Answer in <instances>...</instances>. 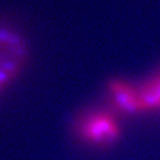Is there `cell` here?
<instances>
[{"instance_id":"cell-1","label":"cell","mask_w":160,"mask_h":160,"mask_svg":"<svg viewBox=\"0 0 160 160\" xmlns=\"http://www.w3.org/2000/svg\"><path fill=\"white\" fill-rule=\"evenodd\" d=\"M113 108L122 113L160 111V68L137 83L112 79L107 85Z\"/></svg>"},{"instance_id":"cell-2","label":"cell","mask_w":160,"mask_h":160,"mask_svg":"<svg viewBox=\"0 0 160 160\" xmlns=\"http://www.w3.org/2000/svg\"><path fill=\"white\" fill-rule=\"evenodd\" d=\"M78 134L88 143L106 146L120 138L121 127L109 111H92L80 120Z\"/></svg>"}]
</instances>
